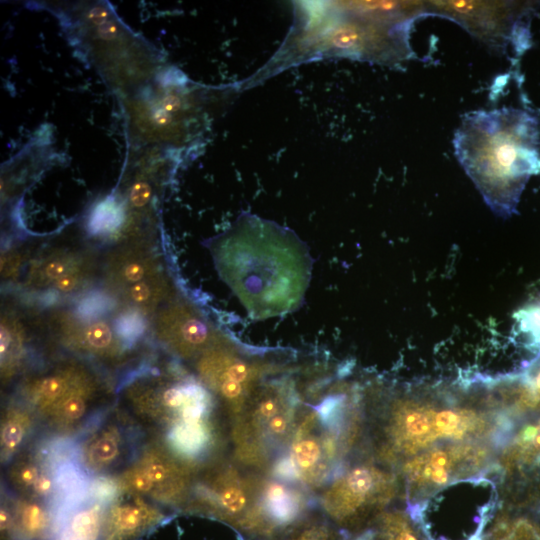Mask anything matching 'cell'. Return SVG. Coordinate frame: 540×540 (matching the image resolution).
<instances>
[{
  "instance_id": "obj_1",
  "label": "cell",
  "mask_w": 540,
  "mask_h": 540,
  "mask_svg": "<svg viewBox=\"0 0 540 540\" xmlns=\"http://www.w3.org/2000/svg\"><path fill=\"white\" fill-rule=\"evenodd\" d=\"M462 384L459 391L431 387L395 392L378 419V457L404 462L433 446L484 442L500 451L520 421L503 410L486 385Z\"/></svg>"
},
{
  "instance_id": "obj_2",
  "label": "cell",
  "mask_w": 540,
  "mask_h": 540,
  "mask_svg": "<svg viewBox=\"0 0 540 540\" xmlns=\"http://www.w3.org/2000/svg\"><path fill=\"white\" fill-rule=\"evenodd\" d=\"M209 246L220 276L252 319L282 316L302 305L313 259L292 230L245 213Z\"/></svg>"
},
{
  "instance_id": "obj_3",
  "label": "cell",
  "mask_w": 540,
  "mask_h": 540,
  "mask_svg": "<svg viewBox=\"0 0 540 540\" xmlns=\"http://www.w3.org/2000/svg\"><path fill=\"white\" fill-rule=\"evenodd\" d=\"M320 378L302 391L303 403L284 452L268 475L322 489L350 460L364 426L362 391L340 380Z\"/></svg>"
},
{
  "instance_id": "obj_4",
  "label": "cell",
  "mask_w": 540,
  "mask_h": 540,
  "mask_svg": "<svg viewBox=\"0 0 540 540\" xmlns=\"http://www.w3.org/2000/svg\"><path fill=\"white\" fill-rule=\"evenodd\" d=\"M536 118L503 108L467 116L455 133L457 158L486 202L510 214L529 177L540 166Z\"/></svg>"
},
{
  "instance_id": "obj_5",
  "label": "cell",
  "mask_w": 540,
  "mask_h": 540,
  "mask_svg": "<svg viewBox=\"0 0 540 540\" xmlns=\"http://www.w3.org/2000/svg\"><path fill=\"white\" fill-rule=\"evenodd\" d=\"M297 370L264 380L231 420L230 436L238 463L268 470L284 452L303 403Z\"/></svg>"
},
{
  "instance_id": "obj_6",
  "label": "cell",
  "mask_w": 540,
  "mask_h": 540,
  "mask_svg": "<svg viewBox=\"0 0 540 540\" xmlns=\"http://www.w3.org/2000/svg\"><path fill=\"white\" fill-rule=\"evenodd\" d=\"M490 474L452 482L406 505L424 540H484L498 502L496 482Z\"/></svg>"
},
{
  "instance_id": "obj_7",
  "label": "cell",
  "mask_w": 540,
  "mask_h": 540,
  "mask_svg": "<svg viewBox=\"0 0 540 540\" xmlns=\"http://www.w3.org/2000/svg\"><path fill=\"white\" fill-rule=\"evenodd\" d=\"M397 475L385 463L373 459L349 460L317 498L332 523L345 531L356 530L374 519L397 496Z\"/></svg>"
},
{
  "instance_id": "obj_8",
  "label": "cell",
  "mask_w": 540,
  "mask_h": 540,
  "mask_svg": "<svg viewBox=\"0 0 540 540\" xmlns=\"http://www.w3.org/2000/svg\"><path fill=\"white\" fill-rule=\"evenodd\" d=\"M292 368L274 357L242 349L225 338L202 352L196 362L201 382L220 400L231 420L264 380Z\"/></svg>"
},
{
  "instance_id": "obj_9",
  "label": "cell",
  "mask_w": 540,
  "mask_h": 540,
  "mask_svg": "<svg viewBox=\"0 0 540 540\" xmlns=\"http://www.w3.org/2000/svg\"><path fill=\"white\" fill-rule=\"evenodd\" d=\"M497 452L484 442H456L433 446L407 459L401 467L406 505L452 482L500 472Z\"/></svg>"
},
{
  "instance_id": "obj_10",
  "label": "cell",
  "mask_w": 540,
  "mask_h": 540,
  "mask_svg": "<svg viewBox=\"0 0 540 540\" xmlns=\"http://www.w3.org/2000/svg\"><path fill=\"white\" fill-rule=\"evenodd\" d=\"M196 471L180 460L164 444L143 449L115 482L119 493L149 497L172 507L187 506Z\"/></svg>"
},
{
  "instance_id": "obj_11",
  "label": "cell",
  "mask_w": 540,
  "mask_h": 540,
  "mask_svg": "<svg viewBox=\"0 0 540 540\" xmlns=\"http://www.w3.org/2000/svg\"><path fill=\"white\" fill-rule=\"evenodd\" d=\"M260 475L232 464L214 467L194 485L186 510L203 513L241 531L253 513Z\"/></svg>"
},
{
  "instance_id": "obj_12",
  "label": "cell",
  "mask_w": 540,
  "mask_h": 540,
  "mask_svg": "<svg viewBox=\"0 0 540 540\" xmlns=\"http://www.w3.org/2000/svg\"><path fill=\"white\" fill-rule=\"evenodd\" d=\"M314 504L305 487L260 475L257 502L241 532L260 540H274L309 516Z\"/></svg>"
},
{
  "instance_id": "obj_13",
  "label": "cell",
  "mask_w": 540,
  "mask_h": 540,
  "mask_svg": "<svg viewBox=\"0 0 540 540\" xmlns=\"http://www.w3.org/2000/svg\"><path fill=\"white\" fill-rule=\"evenodd\" d=\"M426 3V2H425ZM427 8L460 23L470 33L486 41L508 35L514 16L513 5L506 2L431 1Z\"/></svg>"
},
{
  "instance_id": "obj_14",
  "label": "cell",
  "mask_w": 540,
  "mask_h": 540,
  "mask_svg": "<svg viewBox=\"0 0 540 540\" xmlns=\"http://www.w3.org/2000/svg\"><path fill=\"white\" fill-rule=\"evenodd\" d=\"M165 519L143 497L120 493L107 506L100 540H137Z\"/></svg>"
},
{
  "instance_id": "obj_15",
  "label": "cell",
  "mask_w": 540,
  "mask_h": 540,
  "mask_svg": "<svg viewBox=\"0 0 540 540\" xmlns=\"http://www.w3.org/2000/svg\"><path fill=\"white\" fill-rule=\"evenodd\" d=\"M528 419L518 424L500 450V475H525L540 469V417Z\"/></svg>"
},
{
  "instance_id": "obj_16",
  "label": "cell",
  "mask_w": 540,
  "mask_h": 540,
  "mask_svg": "<svg viewBox=\"0 0 540 540\" xmlns=\"http://www.w3.org/2000/svg\"><path fill=\"white\" fill-rule=\"evenodd\" d=\"M126 450L124 429L118 424L107 422L97 426L83 440L79 458L90 473H104L121 461Z\"/></svg>"
},
{
  "instance_id": "obj_17",
  "label": "cell",
  "mask_w": 540,
  "mask_h": 540,
  "mask_svg": "<svg viewBox=\"0 0 540 540\" xmlns=\"http://www.w3.org/2000/svg\"><path fill=\"white\" fill-rule=\"evenodd\" d=\"M108 504L93 497L55 514L52 540H100Z\"/></svg>"
},
{
  "instance_id": "obj_18",
  "label": "cell",
  "mask_w": 540,
  "mask_h": 540,
  "mask_svg": "<svg viewBox=\"0 0 540 540\" xmlns=\"http://www.w3.org/2000/svg\"><path fill=\"white\" fill-rule=\"evenodd\" d=\"M9 505L18 540L53 539L55 514L45 502L20 496Z\"/></svg>"
},
{
  "instance_id": "obj_19",
  "label": "cell",
  "mask_w": 540,
  "mask_h": 540,
  "mask_svg": "<svg viewBox=\"0 0 540 540\" xmlns=\"http://www.w3.org/2000/svg\"><path fill=\"white\" fill-rule=\"evenodd\" d=\"M91 405V391L85 383H78L44 417L55 431L69 434L83 423Z\"/></svg>"
},
{
  "instance_id": "obj_20",
  "label": "cell",
  "mask_w": 540,
  "mask_h": 540,
  "mask_svg": "<svg viewBox=\"0 0 540 540\" xmlns=\"http://www.w3.org/2000/svg\"><path fill=\"white\" fill-rule=\"evenodd\" d=\"M34 410L27 406L11 404L1 417V462L7 464L20 450L34 425Z\"/></svg>"
},
{
  "instance_id": "obj_21",
  "label": "cell",
  "mask_w": 540,
  "mask_h": 540,
  "mask_svg": "<svg viewBox=\"0 0 540 540\" xmlns=\"http://www.w3.org/2000/svg\"><path fill=\"white\" fill-rule=\"evenodd\" d=\"M371 528L379 540H423L407 512L385 509L373 521Z\"/></svg>"
},
{
  "instance_id": "obj_22",
  "label": "cell",
  "mask_w": 540,
  "mask_h": 540,
  "mask_svg": "<svg viewBox=\"0 0 540 540\" xmlns=\"http://www.w3.org/2000/svg\"><path fill=\"white\" fill-rule=\"evenodd\" d=\"M50 469L40 453L24 454L11 464L9 482L22 497H28L39 477Z\"/></svg>"
},
{
  "instance_id": "obj_23",
  "label": "cell",
  "mask_w": 540,
  "mask_h": 540,
  "mask_svg": "<svg viewBox=\"0 0 540 540\" xmlns=\"http://www.w3.org/2000/svg\"><path fill=\"white\" fill-rule=\"evenodd\" d=\"M344 534L327 517L307 516L274 540H347Z\"/></svg>"
},
{
  "instance_id": "obj_24",
  "label": "cell",
  "mask_w": 540,
  "mask_h": 540,
  "mask_svg": "<svg viewBox=\"0 0 540 540\" xmlns=\"http://www.w3.org/2000/svg\"><path fill=\"white\" fill-rule=\"evenodd\" d=\"M484 540H540V527L528 516L501 515Z\"/></svg>"
},
{
  "instance_id": "obj_25",
  "label": "cell",
  "mask_w": 540,
  "mask_h": 540,
  "mask_svg": "<svg viewBox=\"0 0 540 540\" xmlns=\"http://www.w3.org/2000/svg\"><path fill=\"white\" fill-rule=\"evenodd\" d=\"M123 219V205L116 198L110 197L93 209L88 221V230L92 234L107 232L117 228Z\"/></svg>"
},
{
  "instance_id": "obj_26",
  "label": "cell",
  "mask_w": 540,
  "mask_h": 540,
  "mask_svg": "<svg viewBox=\"0 0 540 540\" xmlns=\"http://www.w3.org/2000/svg\"><path fill=\"white\" fill-rule=\"evenodd\" d=\"M114 328L127 345H132L144 334L146 321L138 312H126L115 320Z\"/></svg>"
},
{
  "instance_id": "obj_27",
  "label": "cell",
  "mask_w": 540,
  "mask_h": 540,
  "mask_svg": "<svg viewBox=\"0 0 540 540\" xmlns=\"http://www.w3.org/2000/svg\"><path fill=\"white\" fill-rule=\"evenodd\" d=\"M518 323L522 333H525L531 341L530 347L540 357V301L531 304L526 309L519 311Z\"/></svg>"
},
{
  "instance_id": "obj_28",
  "label": "cell",
  "mask_w": 540,
  "mask_h": 540,
  "mask_svg": "<svg viewBox=\"0 0 540 540\" xmlns=\"http://www.w3.org/2000/svg\"><path fill=\"white\" fill-rule=\"evenodd\" d=\"M112 302L102 293H91L86 296L77 306V315L84 319L96 318L105 314L111 307Z\"/></svg>"
},
{
  "instance_id": "obj_29",
  "label": "cell",
  "mask_w": 540,
  "mask_h": 540,
  "mask_svg": "<svg viewBox=\"0 0 540 540\" xmlns=\"http://www.w3.org/2000/svg\"><path fill=\"white\" fill-rule=\"evenodd\" d=\"M86 341L93 349H106L112 340L109 328L102 323L89 326L85 333Z\"/></svg>"
},
{
  "instance_id": "obj_30",
  "label": "cell",
  "mask_w": 540,
  "mask_h": 540,
  "mask_svg": "<svg viewBox=\"0 0 540 540\" xmlns=\"http://www.w3.org/2000/svg\"><path fill=\"white\" fill-rule=\"evenodd\" d=\"M68 270L69 265L67 262L55 260L45 267V274L47 277L60 279L61 277L66 276Z\"/></svg>"
},
{
  "instance_id": "obj_31",
  "label": "cell",
  "mask_w": 540,
  "mask_h": 540,
  "mask_svg": "<svg viewBox=\"0 0 540 540\" xmlns=\"http://www.w3.org/2000/svg\"><path fill=\"white\" fill-rule=\"evenodd\" d=\"M145 269L141 263L132 262L125 266L124 268V278L127 281H138L143 278Z\"/></svg>"
},
{
  "instance_id": "obj_32",
  "label": "cell",
  "mask_w": 540,
  "mask_h": 540,
  "mask_svg": "<svg viewBox=\"0 0 540 540\" xmlns=\"http://www.w3.org/2000/svg\"><path fill=\"white\" fill-rule=\"evenodd\" d=\"M150 295L149 287L145 283L135 284L130 288V296L133 301L145 302Z\"/></svg>"
},
{
  "instance_id": "obj_33",
  "label": "cell",
  "mask_w": 540,
  "mask_h": 540,
  "mask_svg": "<svg viewBox=\"0 0 540 540\" xmlns=\"http://www.w3.org/2000/svg\"><path fill=\"white\" fill-rule=\"evenodd\" d=\"M149 196V190L146 186L140 185L134 189L133 202L135 205H142Z\"/></svg>"
},
{
  "instance_id": "obj_34",
  "label": "cell",
  "mask_w": 540,
  "mask_h": 540,
  "mask_svg": "<svg viewBox=\"0 0 540 540\" xmlns=\"http://www.w3.org/2000/svg\"><path fill=\"white\" fill-rule=\"evenodd\" d=\"M76 285V279L72 276L66 275L58 279L57 286L60 290L68 291Z\"/></svg>"
},
{
  "instance_id": "obj_35",
  "label": "cell",
  "mask_w": 540,
  "mask_h": 540,
  "mask_svg": "<svg viewBox=\"0 0 540 540\" xmlns=\"http://www.w3.org/2000/svg\"><path fill=\"white\" fill-rule=\"evenodd\" d=\"M349 540H379L372 529H367Z\"/></svg>"
}]
</instances>
